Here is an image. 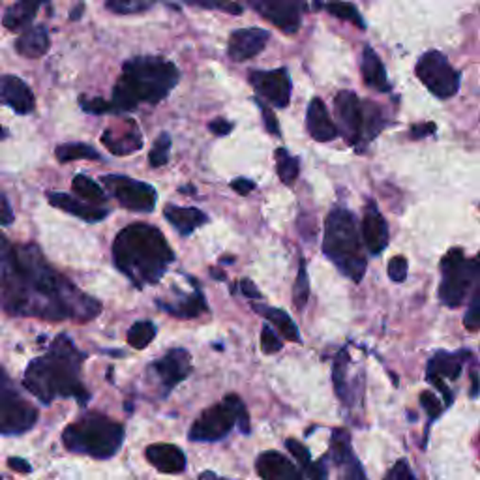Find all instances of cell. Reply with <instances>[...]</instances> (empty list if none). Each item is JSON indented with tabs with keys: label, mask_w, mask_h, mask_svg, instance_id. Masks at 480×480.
Listing matches in <instances>:
<instances>
[{
	"label": "cell",
	"mask_w": 480,
	"mask_h": 480,
	"mask_svg": "<svg viewBox=\"0 0 480 480\" xmlns=\"http://www.w3.org/2000/svg\"><path fill=\"white\" fill-rule=\"evenodd\" d=\"M0 306L12 316L90 321L101 304L64 278L34 245H10L0 233Z\"/></svg>",
	"instance_id": "1"
},
{
	"label": "cell",
	"mask_w": 480,
	"mask_h": 480,
	"mask_svg": "<svg viewBox=\"0 0 480 480\" xmlns=\"http://www.w3.org/2000/svg\"><path fill=\"white\" fill-rule=\"evenodd\" d=\"M85 359L87 355L78 351L72 338L60 334L55 338L47 355L28 364L23 385L44 403H51L55 398H76L85 405L90 400L89 391L79 380Z\"/></svg>",
	"instance_id": "2"
},
{
	"label": "cell",
	"mask_w": 480,
	"mask_h": 480,
	"mask_svg": "<svg viewBox=\"0 0 480 480\" xmlns=\"http://www.w3.org/2000/svg\"><path fill=\"white\" fill-rule=\"evenodd\" d=\"M117 268L137 287L158 284L175 254L163 233L151 224H131L124 227L113 243Z\"/></svg>",
	"instance_id": "3"
},
{
	"label": "cell",
	"mask_w": 480,
	"mask_h": 480,
	"mask_svg": "<svg viewBox=\"0 0 480 480\" xmlns=\"http://www.w3.org/2000/svg\"><path fill=\"white\" fill-rule=\"evenodd\" d=\"M179 68L162 57H135L122 66V76L113 89L117 111H133L137 106L158 104L179 83Z\"/></svg>",
	"instance_id": "4"
},
{
	"label": "cell",
	"mask_w": 480,
	"mask_h": 480,
	"mask_svg": "<svg viewBox=\"0 0 480 480\" xmlns=\"http://www.w3.org/2000/svg\"><path fill=\"white\" fill-rule=\"evenodd\" d=\"M325 256L353 282H360L366 272L360 236L355 216L348 209H334L325 222Z\"/></svg>",
	"instance_id": "5"
},
{
	"label": "cell",
	"mask_w": 480,
	"mask_h": 480,
	"mask_svg": "<svg viewBox=\"0 0 480 480\" xmlns=\"http://www.w3.org/2000/svg\"><path fill=\"white\" fill-rule=\"evenodd\" d=\"M124 441V426L99 415L89 413L68 426L62 433V443L68 451L87 454L98 460L115 456Z\"/></svg>",
	"instance_id": "6"
},
{
	"label": "cell",
	"mask_w": 480,
	"mask_h": 480,
	"mask_svg": "<svg viewBox=\"0 0 480 480\" xmlns=\"http://www.w3.org/2000/svg\"><path fill=\"white\" fill-rule=\"evenodd\" d=\"M238 424L240 432L250 433V415L238 396L229 394L222 403L203 411L201 417L190 428L192 441H220L233 426Z\"/></svg>",
	"instance_id": "7"
},
{
	"label": "cell",
	"mask_w": 480,
	"mask_h": 480,
	"mask_svg": "<svg viewBox=\"0 0 480 480\" xmlns=\"http://www.w3.org/2000/svg\"><path fill=\"white\" fill-rule=\"evenodd\" d=\"M443 282L439 298L444 306L458 308L469 287L480 280V254L475 259H465L460 248H453L443 259Z\"/></svg>",
	"instance_id": "8"
},
{
	"label": "cell",
	"mask_w": 480,
	"mask_h": 480,
	"mask_svg": "<svg viewBox=\"0 0 480 480\" xmlns=\"http://www.w3.org/2000/svg\"><path fill=\"white\" fill-rule=\"evenodd\" d=\"M417 78L437 98H451L460 89V74L451 66L449 58L439 51H428L417 62Z\"/></svg>",
	"instance_id": "9"
},
{
	"label": "cell",
	"mask_w": 480,
	"mask_h": 480,
	"mask_svg": "<svg viewBox=\"0 0 480 480\" xmlns=\"http://www.w3.org/2000/svg\"><path fill=\"white\" fill-rule=\"evenodd\" d=\"M101 181H104L106 188L120 203V207L133 213L154 211L158 203V193L151 184L122 175H106Z\"/></svg>",
	"instance_id": "10"
},
{
	"label": "cell",
	"mask_w": 480,
	"mask_h": 480,
	"mask_svg": "<svg viewBox=\"0 0 480 480\" xmlns=\"http://www.w3.org/2000/svg\"><path fill=\"white\" fill-rule=\"evenodd\" d=\"M38 411L19 396L16 389L0 392V435H21L34 428Z\"/></svg>",
	"instance_id": "11"
},
{
	"label": "cell",
	"mask_w": 480,
	"mask_h": 480,
	"mask_svg": "<svg viewBox=\"0 0 480 480\" xmlns=\"http://www.w3.org/2000/svg\"><path fill=\"white\" fill-rule=\"evenodd\" d=\"M274 26L286 34H295L302 21V0H246Z\"/></svg>",
	"instance_id": "12"
},
{
	"label": "cell",
	"mask_w": 480,
	"mask_h": 480,
	"mask_svg": "<svg viewBox=\"0 0 480 480\" xmlns=\"http://www.w3.org/2000/svg\"><path fill=\"white\" fill-rule=\"evenodd\" d=\"M250 83L259 96H263L274 108H287L291 99V78L286 68L270 72H252Z\"/></svg>",
	"instance_id": "13"
},
{
	"label": "cell",
	"mask_w": 480,
	"mask_h": 480,
	"mask_svg": "<svg viewBox=\"0 0 480 480\" xmlns=\"http://www.w3.org/2000/svg\"><path fill=\"white\" fill-rule=\"evenodd\" d=\"M151 370L156 373L158 383L162 385V391L165 396V394H169V391H173L179 383H183L190 375L192 355L183 348L171 350L165 357L156 360Z\"/></svg>",
	"instance_id": "14"
},
{
	"label": "cell",
	"mask_w": 480,
	"mask_h": 480,
	"mask_svg": "<svg viewBox=\"0 0 480 480\" xmlns=\"http://www.w3.org/2000/svg\"><path fill=\"white\" fill-rule=\"evenodd\" d=\"M334 110L350 143L357 145L364 140V106L355 92L341 90L334 99Z\"/></svg>",
	"instance_id": "15"
},
{
	"label": "cell",
	"mask_w": 480,
	"mask_h": 480,
	"mask_svg": "<svg viewBox=\"0 0 480 480\" xmlns=\"http://www.w3.org/2000/svg\"><path fill=\"white\" fill-rule=\"evenodd\" d=\"M270 34L263 28H240L235 30L229 38L227 55L235 62H245L257 57L268 44Z\"/></svg>",
	"instance_id": "16"
},
{
	"label": "cell",
	"mask_w": 480,
	"mask_h": 480,
	"mask_svg": "<svg viewBox=\"0 0 480 480\" xmlns=\"http://www.w3.org/2000/svg\"><path fill=\"white\" fill-rule=\"evenodd\" d=\"M10 106L17 115H28L34 110V94L30 87L16 78V76H3L0 78V106Z\"/></svg>",
	"instance_id": "17"
},
{
	"label": "cell",
	"mask_w": 480,
	"mask_h": 480,
	"mask_svg": "<svg viewBox=\"0 0 480 480\" xmlns=\"http://www.w3.org/2000/svg\"><path fill=\"white\" fill-rule=\"evenodd\" d=\"M101 143H104L113 154L126 156L137 152L143 147V137L140 128L135 126V122L128 120L124 128H108L104 135H101Z\"/></svg>",
	"instance_id": "18"
},
{
	"label": "cell",
	"mask_w": 480,
	"mask_h": 480,
	"mask_svg": "<svg viewBox=\"0 0 480 480\" xmlns=\"http://www.w3.org/2000/svg\"><path fill=\"white\" fill-rule=\"evenodd\" d=\"M47 201L53 204V207L72 214V216H78L89 224H96V222H101L106 220L110 211L108 209H101L98 207V204L94 203H83L72 195L68 193H58V192H49L47 193Z\"/></svg>",
	"instance_id": "19"
},
{
	"label": "cell",
	"mask_w": 480,
	"mask_h": 480,
	"mask_svg": "<svg viewBox=\"0 0 480 480\" xmlns=\"http://www.w3.org/2000/svg\"><path fill=\"white\" fill-rule=\"evenodd\" d=\"M362 238H364V245L370 250L371 256H380L387 245H389V227L385 218L377 213V209L373 204H370L364 218H362Z\"/></svg>",
	"instance_id": "20"
},
{
	"label": "cell",
	"mask_w": 480,
	"mask_h": 480,
	"mask_svg": "<svg viewBox=\"0 0 480 480\" xmlns=\"http://www.w3.org/2000/svg\"><path fill=\"white\" fill-rule=\"evenodd\" d=\"M145 458L160 473L177 475L186 469V456L179 447H175V444H165V443L151 444V447H147L145 451Z\"/></svg>",
	"instance_id": "21"
},
{
	"label": "cell",
	"mask_w": 480,
	"mask_h": 480,
	"mask_svg": "<svg viewBox=\"0 0 480 480\" xmlns=\"http://www.w3.org/2000/svg\"><path fill=\"white\" fill-rule=\"evenodd\" d=\"M306 126H308V131H310V135L319 143L332 141L338 137V128L330 120L327 106L323 104V99H319V98H314L310 101V106H308Z\"/></svg>",
	"instance_id": "22"
},
{
	"label": "cell",
	"mask_w": 480,
	"mask_h": 480,
	"mask_svg": "<svg viewBox=\"0 0 480 480\" xmlns=\"http://www.w3.org/2000/svg\"><path fill=\"white\" fill-rule=\"evenodd\" d=\"M257 475L265 480H297L302 473L280 453H263L256 464Z\"/></svg>",
	"instance_id": "23"
},
{
	"label": "cell",
	"mask_w": 480,
	"mask_h": 480,
	"mask_svg": "<svg viewBox=\"0 0 480 480\" xmlns=\"http://www.w3.org/2000/svg\"><path fill=\"white\" fill-rule=\"evenodd\" d=\"M51 40L49 32L44 25L25 28L21 37L16 40V49L26 58H40L49 51Z\"/></svg>",
	"instance_id": "24"
},
{
	"label": "cell",
	"mask_w": 480,
	"mask_h": 480,
	"mask_svg": "<svg viewBox=\"0 0 480 480\" xmlns=\"http://www.w3.org/2000/svg\"><path fill=\"white\" fill-rule=\"evenodd\" d=\"M44 5H49V0H17L16 5H12L6 10L3 17V25L14 32L25 30L34 19H37Z\"/></svg>",
	"instance_id": "25"
},
{
	"label": "cell",
	"mask_w": 480,
	"mask_h": 480,
	"mask_svg": "<svg viewBox=\"0 0 480 480\" xmlns=\"http://www.w3.org/2000/svg\"><path fill=\"white\" fill-rule=\"evenodd\" d=\"M165 220L173 225L181 235L188 236L192 235L197 227H201L203 224H207L209 218L203 211L193 209V207H177V204H167L165 211H163Z\"/></svg>",
	"instance_id": "26"
},
{
	"label": "cell",
	"mask_w": 480,
	"mask_h": 480,
	"mask_svg": "<svg viewBox=\"0 0 480 480\" xmlns=\"http://www.w3.org/2000/svg\"><path fill=\"white\" fill-rule=\"evenodd\" d=\"M360 70H362L364 83L370 89H375V90H380V92H389L391 90L385 66H383L381 58L377 57V53L371 47H364Z\"/></svg>",
	"instance_id": "27"
},
{
	"label": "cell",
	"mask_w": 480,
	"mask_h": 480,
	"mask_svg": "<svg viewBox=\"0 0 480 480\" xmlns=\"http://www.w3.org/2000/svg\"><path fill=\"white\" fill-rule=\"evenodd\" d=\"M156 304L165 310L167 314L181 318V319H192L201 316L203 312H207V304H204V297L203 293L197 289L193 295L183 297L179 302H163V300H156Z\"/></svg>",
	"instance_id": "28"
},
{
	"label": "cell",
	"mask_w": 480,
	"mask_h": 480,
	"mask_svg": "<svg viewBox=\"0 0 480 480\" xmlns=\"http://www.w3.org/2000/svg\"><path fill=\"white\" fill-rule=\"evenodd\" d=\"M256 310L259 314H263L274 327H277L286 339L300 341V334H298L297 325L293 323V319L284 310H278V308H268V306H256Z\"/></svg>",
	"instance_id": "29"
},
{
	"label": "cell",
	"mask_w": 480,
	"mask_h": 480,
	"mask_svg": "<svg viewBox=\"0 0 480 480\" xmlns=\"http://www.w3.org/2000/svg\"><path fill=\"white\" fill-rule=\"evenodd\" d=\"M460 373H462V362L451 353L439 351L428 362V377L439 375V377H447V380H458Z\"/></svg>",
	"instance_id": "30"
},
{
	"label": "cell",
	"mask_w": 480,
	"mask_h": 480,
	"mask_svg": "<svg viewBox=\"0 0 480 480\" xmlns=\"http://www.w3.org/2000/svg\"><path fill=\"white\" fill-rule=\"evenodd\" d=\"M72 190L76 195H79L81 199L94 203V204H104L108 201L106 192L101 190L90 177L87 175H76L74 183H72Z\"/></svg>",
	"instance_id": "31"
},
{
	"label": "cell",
	"mask_w": 480,
	"mask_h": 480,
	"mask_svg": "<svg viewBox=\"0 0 480 480\" xmlns=\"http://www.w3.org/2000/svg\"><path fill=\"white\" fill-rule=\"evenodd\" d=\"M156 338V327L151 321H140L131 325V329L128 330V344L135 350H145L149 348Z\"/></svg>",
	"instance_id": "32"
},
{
	"label": "cell",
	"mask_w": 480,
	"mask_h": 480,
	"mask_svg": "<svg viewBox=\"0 0 480 480\" xmlns=\"http://www.w3.org/2000/svg\"><path fill=\"white\" fill-rule=\"evenodd\" d=\"M57 160L66 162H76V160H99L98 151H94L87 143H66L57 149Z\"/></svg>",
	"instance_id": "33"
},
{
	"label": "cell",
	"mask_w": 480,
	"mask_h": 480,
	"mask_svg": "<svg viewBox=\"0 0 480 480\" xmlns=\"http://www.w3.org/2000/svg\"><path fill=\"white\" fill-rule=\"evenodd\" d=\"M330 454H332V460L338 465H348L353 460L351 441H350V433L348 432L334 430L332 443H330Z\"/></svg>",
	"instance_id": "34"
},
{
	"label": "cell",
	"mask_w": 480,
	"mask_h": 480,
	"mask_svg": "<svg viewBox=\"0 0 480 480\" xmlns=\"http://www.w3.org/2000/svg\"><path fill=\"white\" fill-rule=\"evenodd\" d=\"M298 165H300L298 158L291 156L286 149L277 151V171H278V177L282 179L284 184L291 186L297 181L298 171H300Z\"/></svg>",
	"instance_id": "35"
},
{
	"label": "cell",
	"mask_w": 480,
	"mask_h": 480,
	"mask_svg": "<svg viewBox=\"0 0 480 480\" xmlns=\"http://www.w3.org/2000/svg\"><path fill=\"white\" fill-rule=\"evenodd\" d=\"M327 12L341 21H350L353 25H357L359 28H366V23L362 19V16L359 14V10L355 8V5L351 3H344V0H332V3L327 5Z\"/></svg>",
	"instance_id": "36"
},
{
	"label": "cell",
	"mask_w": 480,
	"mask_h": 480,
	"mask_svg": "<svg viewBox=\"0 0 480 480\" xmlns=\"http://www.w3.org/2000/svg\"><path fill=\"white\" fill-rule=\"evenodd\" d=\"M156 5V0H108L106 6L113 14L119 16H131L151 10Z\"/></svg>",
	"instance_id": "37"
},
{
	"label": "cell",
	"mask_w": 480,
	"mask_h": 480,
	"mask_svg": "<svg viewBox=\"0 0 480 480\" xmlns=\"http://www.w3.org/2000/svg\"><path fill=\"white\" fill-rule=\"evenodd\" d=\"M308 297H310V282H308V272H306V261L300 259V266H298V274H297V280H295V287H293V300L297 310H302L308 302Z\"/></svg>",
	"instance_id": "38"
},
{
	"label": "cell",
	"mask_w": 480,
	"mask_h": 480,
	"mask_svg": "<svg viewBox=\"0 0 480 480\" xmlns=\"http://www.w3.org/2000/svg\"><path fill=\"white\" fill-rule=\"evenodd\" d=\"M186 3L197 6V8H204V10H220L231 16H240L245 10L240 5L233 3V0H186Z\"/></svg>",
	"instance_id": "39"
},
{
	"label": "cell",
	"mask_w": 480,
	"mask_h": 480,
	"mask_svg": "<svg viewBox=\"0 0 480 480\" xmlns=\"http://www.w3.org/2000/svg\"><path fill=\"white\" fill-rule=\"evenodd\" d=\"M169 151H171V135L163 131L156 140V143H154V147H152V151L149 154L151 165L152 167L165 165L169 162Z\"/></svg>",
	"instance_id": "40"
},
{
	"label": "cell",
	"mask_w": 480,
	"mask_h": 480,
	"mask_svg": "<svg viewBox=\"0 0 480 480\" xmlns=\"http://www.w3.org/2000/svg\"><path fill=\"white\" fill-rule=\"evenodd\" d=\"M79 104L83 108V111L90 113V115H106L111 111H117L113 101H106L104 98H81Z\"/></svg>",
	"instance_id": "41"
},
{
	"label": "cell",
	"mask_w": 480,
	"mask_h": 480,
	"mask_svg": "<svg viewBox=\"0 0 480 480\" xmlns=\"http://www.w3.org/2000/svg\"><path fill=\"white\" fill-rule=\"evenodd\" d=\"M464 325H465L467 330H478L480 329V286L473 293V298L469 302Z\"/></svg>",
	"instance_id": "42"
},
{
	"label": "cell",
	"mask_w": 480,
	"mask_h": 480,
	"mask_svg": "<svg viewBox=\"0 0 480 480\" xmlns=\"http://www.w3.org/2000/svg\"><path fill=\"white\" fill-rule=\"evenodd\" d=\"M346 360H348V351H341L334 362V387L336 392L341 400H346V375H344V368H346Z\"/></svg>",
	"instance_id": "43"
},
{
	"label": "cell",
	"mask_w": 480,
	"mask_h": 480,
	"mask_svg": "<svg viewBox=\"0 0 480 480\" xmlns=\"http://www.w3.org/2000/svg\"><path fill=\"white\" fill-rule=\"evenodd\" d=\"M282 339L278 338V334L274 332L270 327H263V332H261V350L263 353L266 355H272V353H278L282 350Z\"/></svg>",
	"instance_id": "44"
},
{
	"label": "cell",
	"mask_w": 480,
	"mask_h": 480,
	"mask_svg": "<svg viewBox=\"0 0 480 480\" xmlns=\"http://www.w3.org/2000/svg\"><path fill=\"white\" fill-rule=\"evenodd\" d=\"M286 447H287V451L293 454V458L298 462V465H300L302 469L310 467L312 456H310V453H308V449L304 447V444H300V443L295 441V439H287V441H286Z\"/></svg>",
	"instance_id": "45"
},
{
	"label": "cell",
	"mask_w": 480,
	"mask_h": 480,
	"mask_svg": "<svg viewBox=\"0 0 480 480\" xmlns=\"http://www.w3.org/2000/svg\"><path fill=\"white\" fill-rule=\"evenodd\" d=\"M407 266H409V265H407V259H405V257H402V256L392 257L391 263H389V277H391V280L396 282V284L405 282V278H407Z\"/></svg>",
	"instance_id": "46"
},
{
	"label": "cell",
	"mask_w": 480,
	"mask_h": 480,
	"mask_svg": "<svg viewBox=\"0 0 480 480\" xmlns=\"http://www.w3.org/2000/svg\"><path fill=\"white\" fill-rule=\"evenodd\" d=\"M256 104L259 106V110H261V113H263V119H265V128H266V131H268V133H272V135H280V126H278L277 115H274V113H272V110H270L266 104H263L261 99H256Z\"/></svg>",
	"instance_id": "47"
},
{
	"label": "cell",
	"mask_w": 480,
	"mask_h": 480,
	"mask_svg": "<svg viewBox=\"0 0 480 480\" xmlns=\"http://www.w3.org/2000/svg\"><path fill=\"white\" fill-rule=\"evenodd\" d=\"M421 403H423V407L426 409V413L430 415V419H435V417L441 415L443 405H441L439 398H437L433 392H423V394H421Z\"/></svg>",
	"instance_id": "48"
},
{
	"label": "cell",
	"mask_w": 480,
	"mask_h": 480,
	"mask_svg": "<svg viewBox=\"0 0 480 480\" xmlns=\"http://www.w3.org/2000/svg\"><path fill=\"white\" fill-rule=\"evenodd\" d=\"M387 478H394V480H413L415 475L411 473V469H409V465H407L405 460H400V462L394 465V469L387 475Z\"/></svg>",
	"instance_id": "49"
},
{
	"label": "cell",
	"mask_w": 480,
	"mask_h": 480,
	"mask_svg": "<svg viewBox=\"0 0 480 480\" xmlns=\"http://www.w3.org/2000/svg\"><path fill=\"white\" fill-rule=\"evenodd\" d=\"M14 222V211L10 207L8 199L0 193V225H12Z\"/></svg>",
	"instance_id": "50"
},
{
	"label": "cell",
	"mask_w": 480,
	"mask_h": 480,
	"mask_svg": "<svg viewBox=\"0 0 480 480\" xmlns=\"http://www.w3.org/2000/svg\"><path fill=\"white\" fill-rule=\"evenodd\" d=\"M231 188H233L238 195H248L250 192L256 190V183L250 181V179L240 177V179H235V181L231 183Z\"/></svg>",
	"instance_id": "51"
},
{
	"label": "cell",
	"mask_w": 480,
	"mask_h": 480,
	"mask_svg": "<svg viewBox=\"0 0 480 480\" xmlns=\"http://www.w3.org/2000/svg\"><path fill=\"white\" fill-rule=\"evenodd\" d=\"M209 130L218 135V137H225L231 130H233V124L225 119H214L211 124H209Z\"/></svg>",
	"instance_id": "52"
},
{
	"label": "cell",
	"mask_w": 480,
	"mask_h": 480,
	"mask_svg": "<svg viewBox=\"0 0 480 480\" xmlns=\"http://www.w3.org/2000/svg\"><path fill=\"white\" fill-rule=\"evenodd\" d=\"M435 130H437V126L432 124V122H426V124H421V126H413V128H411V137H413V140H423V137L432 135Z\"/></svg>",
	"instance_id": "53"
},
{
	"label": "cell",
	"mask_w": 480,
	"mask_h": 480,
	"mask_svg": "<svg viewBox=\"0 0 480 480\" xmlns=\"http://www.w3.org/2000/svg\"><path fill=\"white\" fill-rule=\"evenodd\" d=\"M428 381L439 389V392L444 396V402H447V405H451V402H453V394L449 392V387L441 381V377H439V375H430V377H428Z\"/></svg>",
	"instance_id": "54"
},
{
	"label": "cell",
	"mask_w": 480,
	"mask_h": 480,
	"mask_svg": "<svg viewBox=\"0 0 480 480\" xmlns=\"http://www.w3.org/2000/svg\"><path fill=\"white\" fill-rule=\"evenodd\" d=\"M240 291H243L248 298H254V300H259V298H261V293H259V289L254 286L252 280H243V282H240Z\"/></svg>",
	"instance_id": "55"
},
{
	"label": "cell",
	"mask_w": 480,
	"mask_h": 480,
	"mask_svg": "<svg viewBox=\"0 0 480 480\" xmlns=\"http://www.w3.org/2000/svg\"><path fill=\"white\" fill-rule=\"evenodd\" d=\"M8 465H10L14 471H17V473H30V471H32L30 464H28L26 460H23V458H10V460H8Z\"/></svg>",
	"instance_id": "56"
},
{
	"label": "cell",
	"mask_w": 480,
	"mask_h": 480,
	"mask_svg": "<svg viewBox=\"0 0 480 480\" xmlns=\"http://www.w3.org/2000/svg\"><path fill=\"white\" fill-rule=\"evenodd\" d=\"M306 476H310V478H325L327 476V471L323 467V464H310V467H306Z\"/></svg>",
	"instance_id": "57"
},
{
	"label": "cell",
	"mask_w": 480,
	"mask_h": 480,
	"mask_svg": "<svg viewBox=\"0 0 480 480\" xmlns=\"http://www.w3.org/2000/svg\"><path fill=\"white\" fill-rule=\"evenodd\" d=\"M8 389H14V387H12V381H10V377L6 375V371H5L3 368H0V392H5V391H8Z\"/></svg>",
	"instance_id": "58"
},
{
	"label": "cell",
	"mask_w": 480,
	"mask_h": 480,
	"mask_svg": "<svg viewBox=\"0 0 480 480\" xmlns=\"http://www.w3.org/2000/svg\"><path fill=\"white\" fill-rule=\"evenodd\" d=\"M81 12H83V5H79V6H78V10L72 14V19H78V17L81 16Z\"/></svg>",
	"instance_id": "59"
},
{
	"label": "cell",
	"mask_w": 480,
	"mask_h": 480,
	"mask_svg": "<svg viewBox=\"0 0 480 480\" xmlns=\"http://www.w3.org/2000/svg\"><path fill=\"white\" fill-rule=\"evenodd\" d=\"M207 476H211V478H216V475H214V473H201V475H199V478H207Z\"/></svg>",
	"instance_id": "60"
},
{
	"label": "cell",
	"mask_w": 480,
	"mask_h": 480,
	"mask_svg": "<svg viewBox=\"0 0 480 480\" xmlns=\"http://www.w3.org/2000/svg\"><path fill=\"white\" fill-rule=\"evenodd\" d=\"M213 277H214V278H220V280H224V278H225L222 272H216V270H213Z\"/></svg>",
	"instance_id": "61"
},
{
	"label": "cell",
	"mask_w": 480,
	"mask_h": 480,
	"mask_svg": "<svg viewBox=\"0 0 480 480\" xmlns=\"http://www.w3.org/2000/svg\"><path fill=\"white\" fill-rule=\"evenodd\" d=\"M5 137H6V130L0 126V140H5Z\"/></svg>",
	"instance_id": "62"
}]
</instances>
